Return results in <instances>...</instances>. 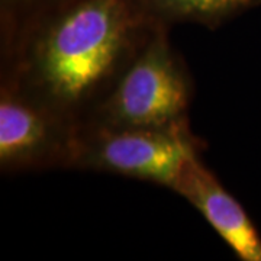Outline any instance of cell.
Masks as SVG:
<instances>
[{
  "instance_id": "obj_1",
  "label": "cell",
  "mask_w": 261,
  "mask_h": 261,
  "mask_svg": "<svg viewBox=\"0 0 261 261\" xmlns=\"http://www.w3.org/2000/svg\"><path fill=\"white\" fill-rule=\"evenodd\" d=\"M151 16L144 0H67L31 47V96L63 116L75 111L116 73Z\"/></svg>"
},
{
  "instance_id": "obj_2",
  "label": "cell",
  "mask_w": 261,
  "mask_h": 261,
  "mask_svg": "<svg viewBox=\"0 0 261 261\" xmlns=\"http://www.w3.org/2000/svg\"><path fill=\"white\" fill-rule=\"evenodd\" d=\"M197 144L186 119L166 126L112 128L99 125L89 135H73L67 163L173 189Z\"/></svg>"
},
{
  "instance_id": "obj_3",
  "label": "cell",
  "mask_w": 261,
  "mask_h": 261,
  "mask_svg": "<svg viewBox=\"0 0 261 261\" xmlns=\"http://www.w3.org/2000/svg\"><path fill=\"white\" fill-rule=\"evenodd\" d=\"M190 86L167 38L155 32L103 103L99 125L166 126L185 121Z\"/></svg>"
},
{
  "instance_id": "obj_4",
  "label": "cell",
  "mask_w": 261,
  "mask_h": 261,
  "mask_svg": "<svg viewBox=\"0 0 261 261\" xmlns=\"http://www.w3.org/2000/svg\"><path fill=\"white\" fill-rule=\"evenodd\" d=\"M73 135L64 129V116L32 96L2 93L0 163L18 168L48 160H67Z\"/></svg>"
},
{
  "instance_id": "obj_5",
  "label": "cell",
  "mask_w": 261,
  "mask_h": 261,
  "mask_svg": "<svg viewBox=\"0 0 261 261\" xmlns=\"http://www.w3.org/2000/svg\"><path fill=\"white\" fill-rule=\"evenodd\" d=\"M214 226L238 258L261 261V237L244 207L196 155L185 164L173 187Z\"/></svg>"
},
{
  "instance_id": "obj_6",
  "label": "cell",
  "mask_w": 261,
  "mask_h": 261,
  "mask_svg": "<svg viewBox=\"0 0 261 261\" xmlns=\"http://www.w3.org/2000/svg\"><path fill=\"white\" fill-rule=\"evenodd\" d=\"M157 18L192 20L216 25L245 10L257 8L261 0H144Z\"/></svg>"
}]
</instances>
